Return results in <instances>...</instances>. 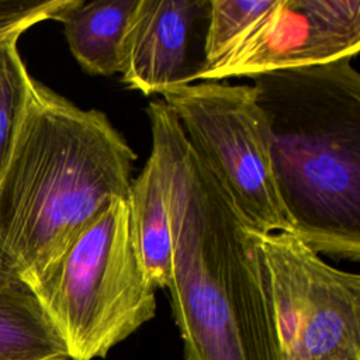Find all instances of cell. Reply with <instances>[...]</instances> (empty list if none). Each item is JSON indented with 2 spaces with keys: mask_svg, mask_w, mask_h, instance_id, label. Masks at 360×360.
Here are the masks:
<instances>
[{
  "mask_svg": "<svg viewBox=\"0 0 360 360\" xmlns=\"http://www.w3.org/2000/svg\"><path fill=\"white\" fill-rule=\"evenodd\" d=\"M340 59L252 76L271 167L294 233L360 259V75Z\"/></svg>",
  "mask_w": 360,
  "mask_h": 360,
  "instance_id": "7a4b0ae2",
  "label": "cell"
},
{
  "mask_svg": "<svg viewBox=\"0 0 360 360\" xmlns=\"http://www.w3.org/2000/svg\"><path fill=\"white\" fill-rule=\"evenodd\" d=\"M18 37L0 38V174L20 125L31 80L17 51Z\"/></svg>",
  "mask_w": 360,
  "mask_h": 360,
  "instance_id": "7c38bea8",
  "label": "cell"
},
{
  "mask_svg": "<svg viewBox=\"0 0 360 360\" xmlns=\"http://www.w3.org/2000/svg\"><path fill=\"white\" fill-rule=\"evenodd\" d=\"M0 360H70L32 287L0 266Z\"/></svg>",
  "mask_w": 360,
  "mask_h": 360,
  "instance_id": "30bf717a",
  "label": "cell"
},
{
  "mask_svg": "<svg viewBox=\"0 0 360 360\" xmlns=\"http://www.w3.org/2000/svg\"><path fill=\"white\" fill-rule=\"evenodd\" d=\"M273 1L274 0H210L202 45V68L215 63L235 45L267 11Z\"/></svg>",
  "mask_w": 360,
  "mask_h": 360,
  "instance_id": "4fadbf2b",
  "label": "cell"
},
{
  "mask_svg": "<svg viewBox=\"0 0 360 360\" xmlns=\"http://www.w3.org/2000/svg\"><path fill=\"white\" fill-rule=\"evenodd\" d=\"M210 0H138L122 44L121 79L145 96L193 83L188 48Z\"/></svg>",
  "mask_w": 360,
  "mask_h": 360,
  "instance_id": "ba28073f",
  "label": "cell"
},
{
  "mask_svg": "<svg viewBox=\"0 0 360 360\" xmlns=\"http://www.w3.org/2000/svg\"><path fill=\"white\" fill-rule=\"evenodd\" d=\"M360 49V0H274L194 80H224L353 59Z\"/></svg>",
  "mask_w": 360,
  "mask_h": 360,
  "instance_id": "52a82bcc",
  "label": "cell"
},
{
  "mask_svg": "<svg viewBox=\"0 0 360 360\" xmlns=\"http://www.w3.org/2000/svg\"><path fill=\"white\" fill-rule=\"evenodd\" d=\"M162 97L243 221L262 233H294L276 186L256 89L201 80L169 89Z\"/></svg>",
  "mask_w": 360,
  "mask_h": 360,
  "instance_id": "5b68a950",
  "label": "cell"
},
{
  "mask_svg": "<svg viewBox=\"0 0 360 360\" xmlns=\"http://www.w3.org/2000/svg\"><path fill=\"white\" fill-rule=\"evenodd\" d=\"M170 226L167 288L184 360H284L266 264L231 201H181Z\"/></svg>",
  "mask_w": 360,
  "mask_h": 360,
  "instance_id": "3957f363",
  "label": "cell"
},
{
  "mask_svg": "<svg viewBox=\"0 0 360 360\" xmlns=\"http://www.w3.org/2000/svg\"><path fill=\"white\" fill-rule=\"evenodd\" d=\"M138 0H73L59 15L70 52L90 75L120 73L122 44Z\"/></svg>",
  "mask_w": 360,
  "mask_h": 360,
  "instance_id": "8fae6325",
  "label": "cell"
},
{
  "mask_svg": "<svg viewBox=\"0 0 360 360\" xmlns=\"http://www.w3.org/2000/svg\"><path fill=\"white\" fill-rule=\"evenodd\" d=\"M135 159L103 111L31 77L0 174V266L30 284L114 198L127 200Z\"/></svg>",
  "mask_w": 360,
  "mask_h": 360,
  "instance_id": "6da1fadb",
  "label": "cell"
},
{
  "mask_svg": "<svg viewBox=\"0 0 360 360\" xmlns=\"http://www.w3.org/2000/svg\"><path fill=\"white\" fill-rule=\"evenodd\" d=\"M30 285L70 360L103 359L150 321L156 290L134 249L127 200L114 198Z\"/></svg>",
  "mask_w": 360,
  "mask_h": 360,
  "instance_id": "277c9868",
  "label": "cell"
},
{
  "mask_svg": "<svg viewBox=\"0 0 360 360\" xmlns=\"http://www.w3.org/2000/svg\"><path fill=\"white\" fill-rule=\"evenodd\" d=\"M73 0H0V38L8 35H20L28 27L58 15Z\"/></svg>",
  "mask_w": 360,
  "mask_h": 360,
  "instance_id": "5bb4252c",
  "label": "cell"
},
{
  "mask_svg": "<svg viewBox=\"0 0 360 360\" xmlns=\"http://www.w3.org/2000/svg\"><path fill=\"white\" fill-rule=\"evenodd\" d=\"M127 204L134 249L145 277L155 290L167 288L173 267L167 177L153 145L141 173L132 179Z\"/></svg>",
  "mask_w": 360,
  "mask_h": 360,
  "instance_id": "9c48e42d",
  "label": "cell"
},
{
  "mask_svg": "<svg viewBox=\"0 0 360 360\" xmlns=\"http://www.w3.org/2000/svg\"><path fill=\"white\" fill-rule=\"evenodd\" d=\"M266 264L284 360H360V276L295 233L249 226Z\"/></svg>",
  "mask_w": 360,
  "mask_h": 360,
  "instance_id": "8992f818",
  "label": "cell"
}]
</instances>
